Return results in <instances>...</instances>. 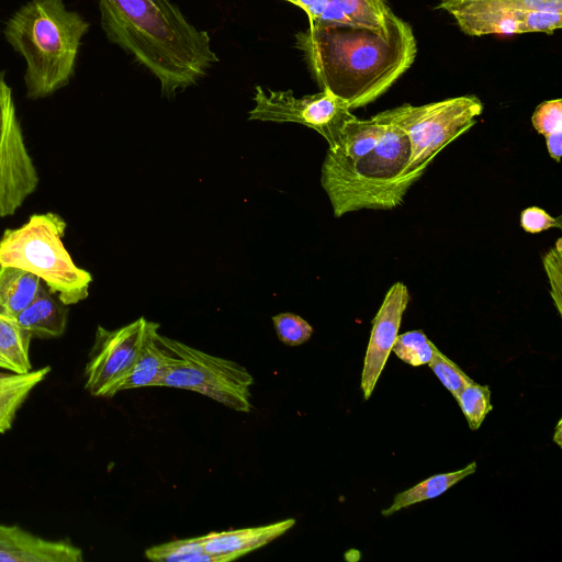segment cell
I'll return each mask as SVG.
<instances>
[{"label":"cell","instance_id":"obj_17","mask_svg":"<svg viewBox=\"0 0 562 562\" xmlns=\"http://www.w3.org/2000/svg\"><path fill=\"white\" fill-rule=\"evenodd\" d=\"M42 281L13 266H0V316L14 319L38 294Z\"/></svg>","mask_w":562,"mask_h":562},{"label":"cell","instance_id":"obj_4","mask_svg":"<svg viewBox=\"0 0 562 562\" xmlns=\"http://www.w3.org/2000/svg\"><path fill=\"white\" fill-rule=\"evenodd\" d=\"M89 22L64 0H30L9 19L3 34L25 60L26 98L40 100L69 85Z\"/></svg>","mask_w":562,"mask_h":562},{"label":"cell","instance_id":"obj_26","mask_svg":"<svg viewBox=\"0 0 562 562\" xmlns=\"http://www.w3.org/2000/svg\"><path fill=\"white\" fill-rule=\"evenodd\" d=\"M531 123L544 137L562 132V100L554 99L540 103L531 116Z\"/></svg>","mask_w":562,"mask_h":562},{"label":"cell","instance_id":"obj_29","mask_svg":"<svg viewBox=\"0 0 562 562\" xmlns=\"http://www.w3.org/2000/svg\"><path fill=\"white\" fill-rule=\"evenodd\" d=\"M549 155L557 162H560L562 155V132L544 137Z\"/></svg>","mask_w":562,"mask_h":562},{"label":"cell","instance_id":"obj_19","mask_svg":"<svg viewBox=\"0 0 562 562\" xmlns=\"http://www.w3.org/2000/svg\"><path fill=\"white\" fill-rule=\"evenodd\" d=\"M475 471L476 462L474 461L458 471L432 475L413 487L397 493L392 504L382 510V515L387 517L416 503L436 498Z\"/></svg>","mask_w":562,"mask_h":562},{"label":"cell","instance_id":"obj_28","mask_svg":"<svg viewBox=\"0 0 562 562\" xmlns=\"http://www.w3.org/2000/svg\"><path fill=\"white\" fill-rule=\"evenodd\" d=\"M522 229L530 234H537L549 228H562L561 216L553 217L538 206L525 209L520 214Z\"/></svg>","mask_w":562,"mask_h":562},{"label":"cell","instance_id":"obj_1","mask_svg":"<svg viewBox=\"0 0 562 562\" xmlns=\"http://www.w3.org/2000/svg\"><path fill=\"white\" fill-rule=\"evenodd\" d=\"M294 38L319 88L342 99L351 111L384 94L417 54L412 26L393 12L384 35L340 24L308 26Z\"/></svg>","mask_w":562,"mask_h":562},{"label":"cell","instance_id":"obj_22","mask_svg":"<svg viewBox=\"0 0 562 562\" xmlns=\"http://www.w3.org/2000/svg\"><path fill=\"white\" fill-rule=\"evenodd\" d=\"M457 403L471 430L479 429L486 415L493 409L490 387L474 381L460 392Z\"/></svg>","mask_w":562,"mask_h":562},{"label":"cell","instance_id":"obj_16","mask_svg":"<svg viewBox=\"0 0 562 562\" xmlns=\"http://www.w3.org/2000/svg\"><path fill=\"white\" fill-rule=\"evenodd\" d=\"M68 310L44 286L36 297L14 318L32 337L54 338L65 333Z\"/></svg>","mask_w":562,"mask_h":562},{"label":"cell","instance_id":"obj_14","mask_svg":"<svg viewBox=\"0 0 562 562\" xmlns=\"http://www.w3.org/2000/svg\"><path fill=\"white\" fill-rule=\"evenodd\" d=\"M295 525L288 518L259 527L228 529L202 536L205 551L215 562H228L262 548Z\"/></svg>","mask_w":562,"mask_h":562},{"label":"cell","instance_id":"obj_13","mask_svg":"<svg viewBox=\"0 0 562 562\" xmlns=\"http://www.w3.org/2000/svg\"><path fill=\"white\" fill-rule=\"evenodd\" d=\"M80 548L68 541L47 540L18 526L0 524V562H81Z\"/></svg>","mask_w":562,"mask_h":562},{"label":"cell","instance_id":"obj_15","mask_svg":"<svg viewBox=\"0 0 562 562\" xmlns=\"http://www.w3.org/2000/svg\"><path fill=\"white\" fill-rule=\"evenodd\" d=\"M386 0H328V5L316 25L348 24L384 35L391 14Z\"/></svg>","mask_w":562,"mask_h":562},{"label":"cell","instance_id":"obj_24","mask_svg":"<svg viewBox=\"0 0 562 562\" xmlns=\"http://www.w3.org/2000/svg\"><path fill=\"white\" fill-rule=\"evenodd\" d=\"M428 366L456 401L460 392L473 382L459 366L445 356L438 348L435 349Z\"/></svg>","mask_w":562,"mask_h":562},{"label":"cell","instance_id":"obj_27","mask_svg":"<svg viewBox=\"0 0 562 562\" xmlns=\"http://www.w3.org/2000/svg\"><path fill=\"white\" fill-rule=\"evenodd\" d=\"M543 268L547 272L550 282V294L553 303L559 312L562 314V239L558 238L553 248L542 258Z\"/></svg>","mask_w":562,"mask_h":562},{"label":"cell","instance_id":"obj_25","mask_svg":"<svg viewBox=\"0 0 562 562\" xmlns=\"http://www.w3.org/2000/svg\"><path fill=\"white\" fill-rule=\"evenodd\" d=\"M273 326L279 339L288 346H299L306 342L313 327L301 316L292 313H281L272 317Z\"/></svg>","mask_w":562,"mask_h":562},{"label":"cell","instance_id":"obj_20","mask_svg":"<svg viewBox=\"0 0 562 562\" xmlns=\"http://www.w3.org/2000/svg\"><path fill=\"white\" fill-rule=\"evenodd\" d=\"M32 335L14 319L0 316V368L11 373L32 371L30 344Z\"/></svg>","mask_w":562,"mask_h":562},{"label":"cell","instance_id":"obj_8","mask_svg":"<svg viewBox=\"0 0 562 562\" xmlns=\"http://www.w3.org/2000/svg\"><path fill=\"white\" fill-rule=\"evenodd\" d=\"M469 36L552 34L562 26V0H439Z\"/></svg>","mask_w":562,"mask_h":562},{"label":"cell","instance_id":"obj_3","mask_svg":"<svg viewBox=\"0 0 562 562\" xmlns=\"http://www.w3.org/2000/svg\"><path fill=\"white\" fill-rule=\"evenodd\" d=\"M108 40L151 72L172 98L218 61L207 32L196 29L171 0H98Z\"/></svg>","mask_w":562,"mask_h":562},{"label":"cell","instance_id":"obj_12","mask_svg":"<svg viewBox=\"0 0 562 562\" xmlns=\"http://www.w3.org/2000/svg\"><path fill=\"white\" fill-rule=\"evenodd\" d=\"M409 302L407 286L395 282L372 321V329L366 351L360 387L364 400H369L392 351Z\"/></svg>","mask_w":562,"mask_h":562},{"label":"cell","instance_id":"obj_10","mask_svg":"<svg viewBox=\"0 0 562 562\" xmlns=\"http://www.w3.org/2000/svg\"><path fill=\"white\" fill-rule=\"evenodd\" d=\"M38 173L24 142L12 95L0 72V217L13 215L35 192Z\"/></svg>","mask_w":562,"mask_h":562},{"label":"cell","instance_id":"obj_21","mask_svg":"<svg viewBox=\"0 0 562 562\" xmlns=\"http://www.w3.org/2000/svg\"><path fill=\"white\" fill-rule=\"evenodd\" d=\"M145 557L165 562H215L205 551L202 536L153 546L145 551Z\"/></svg>","mask_w":562,"mask_h":562},{"label":"cell","instance_id":"obj_30","mask_svg":"<svg viewBox=\"0 0 562 562\" xmlns=\"http://www.w3.org/2000/svg\"><path fill=\"white\" fill-rule=\"evenodd\" d=\"M561 424H562V420L560 419L558 422V425L555 427V431H554V435H553V441H555L559 445V447L562 446L561 445V439H562V437H561V431H562L561 430Z\"/></svg>","mask_w":562,"mask_h":562},{"label":"cell","instance_id":"obj_9","mask_svg":"<svg viewBox=\"0 0 562 562\" xmlns=\"http://www.w3.org/2000/svg\"><path fill=\"white\" fill-rule=\"evenodd\" d=\"M254 101L249 120L299 123L315 130L328 146L335 143L341 126L352 115L347 103L326 89L297 98L291 89L279 91L256 86Z\"/></svg>","mask_w":562,"mask_h":562},{"label":"cell","instance_id":"obj_23","mask_svg":"<svg viewBox=\"0 0 562 562\" xmlns=\"http://www.w3.org/2000/svg\"><path fill=\"white\" fill-rule=\"evenodd\" d=\"M437 347L423 330L397 335L392 351L405 363L414 367L428 364Z\"/></svg>","mask_w":562,"mask_h":562},{"label":"cell","instance_id":"obj_18","mask_svg":"<svg viewBox=\"0 0 562 562\" xmlns=\"http://www.w3.org/2000/svg\"><path fill=\"white\" fill-rule=\"evenodd\" d=\"M159 327L148 335L130 373L120 386V391L160 386L166 369V351L158 340Z\"/></svg>","mask_w":562,"mask_h":562},{"label":"cell","instance_id":"obj_11","mask_svg":"<svg viewBox=\"0 0 562 562\" xmlns=\"http://www.w3.org/2000/svg\"><path fill=\"white\" fill-rule=\"evenodd\" d=\"M158 323L145 317L109 330L98 326L86 366V389L97 397H112L130 373L148 335Z\"/></svg>","mask_w":562,"mask_h":562},{"label":"cell","instance_id":"obj_6","mask_svg":"<svg viewBox=\"0 0 562 562\" xmlns=\"http://www.w3.org/2000/svg\"><path fill=\"white\" fill-rule=\"evenodd\" d=\"M483 112L475 95H462L423 105L404 103L373 117L403 131L411 144L407 172L422 178L434 158L452 140L469 131Z\"/></svg>","mask_w":562,"mask_h":562},{"label":"cell","instance_id":"obj_2","mask_svg":"<svg viewBox=\"0 0 562 562\" xmlns=\"http://www.w3.org/2000/svg\"><path fill=\"white\" fill-rule=\"evenodd\" d=\"M411 144L400 128L373 116L351 115L328 146L322 187L334 215L360 210H393L420 177L407 172Z\"/></svg>","mask_w":562,"mask_h":562},{"label":"cell","instance_id":"obj_5","mask_svg":"<svg viewBox=\"0 0 562 562\" xmlns=\"http://www.w3.org/2000/svg\"><path fill=\"white\" fill-rule=\"evenodd\" d=\"M67 223L57 213L32 214L18 228L5 229L0 238V266H13L33 273L65 305L89 295L92 276L78 267L63 238Z\"/></svg>","mask_w":562,"mask_h":562},{"label":"cell","instance_id":"obj_7","mask_svg":"<svg viewBox=\"0 0 562 562\" xmlns=\"http://www.w3.org/2000/svg\"><path fill=\"white\" fill-rule=\"evenodd\" d=\"M158 340L167 357L160 386L194 391L234 411L250 412L254 378L245 367L160 334Z\"/></svg>","mask_w":562,"mask_h":562}]
</instances>
